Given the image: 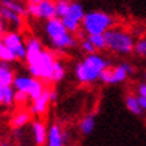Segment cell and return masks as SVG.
<instances>
[{
    "label": "cell",
    "mask_w": 146,
    "mask_h": 146,
    "mask_svg": "<svg viewBox=\"0 0 146 146\" xmlns=\"http://www.w3.org/2000/svg\"><path fill=\"white\" fill-rule=\"evenodd\" d=\"M68 146H75V145H68Z\"/></svg>",
    "instance_id": "obj_38"
},
{
    "label": "cell",
    "mask_w": 146,
    "mask_h": 146,
    "mask_svg": "<svg viewBox=\"0 0 146 146\" xmlns=\"http://www.w3.org/2000/svg\"><path fill=\"white\" fill-rule=\"evenodd\" d=\"M138 102H139V106H141L142 111H146V99L145 98L138 97Z\"/></svg>",
    "instance_id": "obj_34"
},
{
    "label": "cell",
    "mask_w": 146,
    "mask_h": 146,
    "mask_svg": "<svg viewBox=\"0 0 146 146\" xmlns=\"http://www.w3.org/2000/svg\"><path fill=\"white\" fill-rule=\"evenodd\" d=\"M27 44V56H26V62L27 64H31L32 62H35L36 59L39 58V55L43 51H44V47H43V43L42 40L38 39V38H28L26 42Z\"/></svg>",
    "instance_id": "obj_11"
},
{
    "label": "cell",
    "mask_w": 146,
    "mask_h": 146,
    "mask_svg": "<svg viewBox=\"0 0 146 146\" xmlns=\"http://www.w3.org/2000/svg\"><path fill=\"white\" fill-rule=\"evenodd\" d=\"M50 94L48 89H46V91L39 98H36L35 101H32V105L30 107V113L34 115H43L48 109L50 105Z\"/></svg>",
    "instance_id": "obj_14"
},
{
    "label": "cell",
    "mask_w": 146,
    "mask_h": 146,
    "mask_svg": "<svg viewBox=\"0 0 146 146\" xmlns=\"http://www.w3.org/2000/svg\"><path fill=\"white\" fill-rule=\"evenodd\" d=\"M16 60V56H15V54L11 51V50L4 44V43H1L0 42V63H12Z\"/></svg>",
    "instance_id": "obj_22"
},
{
    "label": "cell",
    "mask_w": 146,
    "mask_h": 146,
    "mask_svg": "<svg viewBox=\"0 0 146 146\" xmlns=\"http://www.w3.org/2000/svg\"><path fill=\"white\" fill-rule=\"evenodd\" d=\"M44 31L50 40V43L68 32L66 30V27L63 26L62 20L59 18H54V19H51V20H47V22H46V26H44Z\"/></svg>",
    "instance_id": "obj_8"
},
{
    "label": "cell",
    "mask_w": 146,
    "mask_h": 146,
    "mask_svg": "<svg viewBox=\"0 0 146 146\" xmlns=\"http://www.w3.org/2000/svg\"><path fill=\"white\" fill-rule=\"evenodd\" d=\"M1 43H4L13 54L16 59L19 60H26L27 56V44L23 40V36L18 31H8L5 32L4 36L0 40Z\"/></svg>",
    "instance_id": "obj_7"
},
{
    "label": "cell",
    "mask_w": 146,
    "mask_h": 146,
    "mask_svg": "<svg viewBox=\"0 0 146 146\" xmlns=\"http://www.w3.org/2000/svg\"><path fill=\"white\" fill-rule=\"evenodd\" d=\"M68 8H70V1H67V0L56 1V18L59 19L64 18L67 12H68Z\"/></svg>",
    "instance_id": "obj_26"
},
{
    "label": "cell",
    "mask_w": 146,
    "mask_h": 146,
    "mask_svg": "<svg viewBox=\"0 0 146 146\" xmlns=\"http://www.w3.org/2000/svg\"><path fill=\"white\" fill-rule=\"evenodd\" d=\"M113 27H115V18L101 9L86 12L82 22V31L84 35H87V38L95 35H105Z\"/></svg>",
    "instance_id": "obj_2"
},
{
    "label": "cell",
    "mask_w": 146,
    "mask_h": 146,
    "mask_svg": "<svg viewBox=\"0 0 146 146\" xmlns=\"http://www.w3.org/2000/svg\"><path fill=\"white\" fill-rule=\"evenodd\" d=\"M84 15H86V11H84L83 5L80 3L72 1V3H70V8H68L67 15L64 18L60 19V20H62L63 26L66 27L67 31L70 34H72V35H75V34L80 32Z\"/></svg>",
    "instance_id": "obj_6"
},
{
    "label": "cell",
    "mask_w": 146,
    "mask_h": 146,
    "mask_svg": "<svg viewBox=\"0 0 146 146\" xmlns=\"http://www.w3.org/2000/svg\"><path fill=\"white\" fill-rule=\"evenodd\" d=\"M31 119V113L30 111H26V110H22V111H18L16 114L12 117L11 119V125L12 127L15 129H20L23 126H26L28 122Z\"/></svg>",
    "instance_id": "obj_18"
},
{
    "label": "cell",
    "mask_w": 146,
    "mask_h": 146,
    "mask_svg": "<svg viewBox=\"0 0 146 146\" xmlns=\"http://www.w3.org/2000/svg\"><path fill=\"white\" fill-rule=\"evenodd\" d=\"M78 46V40H76L75 35H72L70 32L64 34L63 36L58 38L56 40L51 42V48L55 51H66V50H71Z\"/></svg>",
    "instance_id": "obj_13"
},
{
    "label": "cell",
    "mask_w": 146,
    "mask_h": 146,
    "mask_svg": "<svg viewBox=\"0 0 146 146\" xmlns=\"http://www.w3.org/2000/svg\"><path fill=\"white\" fill-rule=\"evenodd\" d=\"M4 34H5V24H4V22L0 19V40L4 36Z\"/></svg>",
    "instance_id": "obj_33"
},
{
    "label": "cell",
    "mask_w": 146,
    "mask_h": 146,
    "mask_svg": "<svg viewBox=\"0 0 146 146\" xmlns=\"http://www.w3.org/2000/svg\"><path fill=\"white\" fill-rule=\"evenodd\" d=\"M0 5H3V7H5V8H8V9H11V11H13L15 13L20 15L22 18L27 16V7H26V5H23L22 3L12 1V0H3V1L0 3Z\"/></svg>",
    "instance_id": "obj_20"
},
{
    "label": "cell",
    "mask_w": 146,
    "mask_h": 146,
    "mask_svg": "<svg viewBox=\"0 0 146 146\" xmlns=\"http://www.w3.org/2000/svg\"><path fill=\"white\" fill-rule=\"evenodd\" d=\"M134 52L138 56L146 58V38H142L138 42H135V47H134Z\"/></svg>",
    "instance_id": "obj_28"
},
{
    "label": "cell",
    "mask_w": 146,
    "mask_h": 146,
    "mask_svg": "<svg viewBox=\"0 0 146 146\" xmlns=\"http://www.w3.org/2000/svg\"><path fill=\"white\" fill-rule=\"evenodd\" d=\"M95 129V117L93 114H89L83 117L79 122V131L83 135H89L90 133H93V130Z\"/></svg>",
    "instance_id": "obj_19"
},
{
    "label": "cell",
    "mask_w": 146,
    "mask_h": 146,
    "mask_svg": "<svg viewBox=\"0 0 146 146\" xmlns=\"http://www.w3.org/2000/svg\"><path fill=\"white\" fill-rule=\"evenodd\" d=\"M134 74V67L130 63H121L118 66L111 67V84L122 83L127 79L129 75Z\"/></svg>",
    "instance_id": "obj_10"
},
{
    "label": "cell",
    "mask_w": 146,
    "mask_h": 146,
    "mask_svg": "<svg viewBox=\"0 0 146 146\" xmlns=\"http://www.w3.org/2000/svg\"><path fill=\"white\" fill-rule=\"evenodd\" d=\"M89 40L91 42V44L94 46V48L97 50V51H103V50H106V42H105V36L103 35L89 36Z\"/></svg>",
    "instance_id": "obj_25"
},
{
    "label": "cell",
    "mask_w": 146,
    "mask_h": 146,
    "mask_svg": "<svg viewBox=\"0 0 146 146\" xmlns=\"http://www.w3.org/2000/svg\"><path fill=\"white\" fill-rule=\"evenodd\" d=\"M15 94H16V91L12 86L3 89V105L4 106H12L15 103Z\"/></svg>",
    "instance_id": "obj_24"
},
{
    "label": "cell",
    "mask_w": 146,
    "mask_h": 146,
    "mask_svg": "<svg viewBox=\"0 0 146 146\" xmlns=\"http://www.w3.org/2000/svg\"><path fill=\"white\" fill-rule=\"evenodd\" d=\"M48 94H50V101H51V102H55V101H56L58 93L55 91V90H54V89L50 90V89H48Z\"/></svg>",
    "instance_id": "obj_32"
},
{
    "label": "cell",
    "mask_w": 146,
    "mask_h": 146,
    "mask_svg": "<svg viewBox=\"0 0 146 146\" xmlns=\"http://www.w3.org/2000/svg\"><path fill=\"white\" fill-rule=\"evenodd\" d=\"M125 103H126V107L130 113H133L135 115H141L143 111H142L141 106H139V102H138V97L133 95V94H127L126 98H125Z\"/></svg>",
    "instance_id": "obj_21"
},
{
    "label": "cell",
    "mask_w": 146,
    "mask_h": 146,
    "mask_svg": "<svg viewBox=\"0 0 146 146\" xmlns=\"http://www.w3.org/2000/svg\"><path fill=\"white\" fill-rule=\"evenodd\" d=\"M0 105H3V87H0Z\"/></svg>",
    "instance_id": "obj_35"
},
{
    "label": "cell",
    "mask_w": 146,
    "mask_h": 146,
    "mask_svg": "<svg viewBox=\"0 0 146 146\" xmlns=\"http://www.w3.org/2000/svg\"><path fill=\"white\" fill-rule=\"evenodd\" d=\"M56 58L55 54L50 50H46L40 54L39 58L36 59L35 62H32L31 64H27L28 66V72L32 78L39 79L42 82H51L52 80V72H54V67L56 63Z\"/></svg>",
    "instance_id": "obj_4"
},
{
    "label": "cell",
    "mask_w": 146,
    "mask_h": 146,
    "mask_svg": "<svg viewBox=\"0 0 146 146\" xmlns=\"http://www.w3.org/2000/svg\"><path fill=\"white\" fill-rule=\"evenodd\" d=\"M0 19L4 22V24H9L12 27V31H18L23 27V18L18 13H15L11 9L5 8L3 5H0Z\"/></svg>",
    "instance_id": "obj_12"
},
{
    "label": "cell",
    "mask_w": 146,
    "mask_h": 146,
    "mask_svg": "<svg viewBox=\"0 0 146 146\" xmlns=\"http://www.w3.org/2000/svg\"><path fill=\"white\" fill-rule=\"evenodd\" d=\"M0 146H12V145H11L9 142H1V145Z\"/></svg>",
    "instance_id": "obj_36"
},
{
    "label": "cell",
    "mask_w": 146,
    "mask_h": 146,
    "mask_svg": "<svg viewBox=\"0 0 146 146\" xmlns=\"http://www.w3.org/2000/svg\"><path fill=\"white\" fill-rule=\"evenodd\" d=\"M67 139H68L67 131L62 130L59 125L54 123V125H51L48 129L47 143H46V146H64Z\"/></svg>",
    "instance_id": "obj_9"
},
{
    "label": "cell",
    "mask_w": 146,
    "mask_h": 146,
    "mask_svg": "<svg viewBox=\"0 0 146 146\" xmlns=\"http://www.w3.org/2000/svg\"><path fill=\"white\" fill-rule=\"evenodd\" d=\"M79 46H80V50H82L86 55H93V54H97V50L94 48V46L91 44V42L89 40V38H87V36L80 40Z\"/></svg>",
    "instance_id": "obj_27"
},
{
    "label": "cell",
    "mask_w": 146,
    "mask_h": 146,
    "mask_svg": "<svg viewBox=\"0 0 146 146\" xmlns=\"http://www.w3.org/2000/svg\"><path fill=\"white\" fill-rule=\"evenodd\" d=\"M34 79L31 75H16L15 76V80H13L12 87L15 89V91H20V93H26L28 95L30 93V89H31L32 83H34Z\"/></svg>",
    "instance_id": "obj_17"
},
{
    "label": "cell",
    "mask_w": 146,
    "mask_h": 146,
    "mask_svg": "<svg viewBox=\"0 0 146 146\" xmlns=\"http://www.w3.org/2000/svg\"><path fill=\"white\" fill-rule=\"evenodd\" d=\"M15 72L7 63H0V87H11L15 80Z\"/></svg>",
    "instance_id": "obj_16"
},
{
    "label": "cell",
    "mask_w": 146,
    "mask_h": 146,
    "mask_svg": "<svg viewBox=\"0 0 146 146\" xmlns=\"http://www.w3.org/2000/svg\"><path fill=\"white\" fill-rule=\"evenodd\" d=\"M64 75H66V67L60 60H56L55 63V67H54V72H52V80L54 83H58L62 79H64Z\"/></svg>",
    "instance_id": "obj_23"
},
{
    "label": "cell",
    "mask_w": 146,
    "mask_h": 146,
    "mask_svg": "<svg viewBox=\"0 0 146 146\" xmlns=\"http://www.w3.org/2000/svg\"><path fill=\"white\" fill-rule=\"evenodd\" d=\"M32 133H34V138H35V143L38 146H43L47 143L48 130H47L43 121L36 119L32 122Z\"/></svg>",
    "instance_id": "obj_15"
},
{
    "label": "cell",
    "mask_w": 146,
    "mask_h": 146,
    "mask_svg": "<svg viewBox=\"0 0 146 146\" xmlns=\"http://www.w3.org/2000/svg\"><path fill=\"white\" fill-rule=\"evenodd\" d=\"M27 7V15L34 19H44L51 20L56 18V3L50 0H34L30 1Z\"/></svg>",
    "instance_id": "obj_5"
},
{
    "label": "cell",
    "mask_w": 146,
    "mask_h": 146,
    "mask_svg": "<svg viewBox=\"0 0 146 146\" xmlns=\"http://www.w3.org/2000/svg\"><path fill=\"white\" fill-rule=\"evenodd\" d=\"M109 67H111L110 62L98 52L86 55L83 60L75 66V76L82 84H89L99 80L101 74Z\"/></svg>",
    "instance_id": "obj_1"
},
{
    "label": "cell",
    "mask_w": 146,
    "mask_h": 146,
    "mask_svg": "<svg viewBox=\"0 0 146 146\" xmlns=\"http://www.w3.org/2000/svg\"><path fill=\"white\" fill-rule=\"evenodd\" d=\"M99 80L106 84H111V67L106 68V70L102 72L101 76H99Z\"/></svg>",
    "instance_id": "obj_30"
},
{
    "label": "cell",
    "mask_w": 146,
    "mask_h": 146,
    "mask_svg": "<svg viewBox=\"0 0 146 146\" xmlns=\"http://www.w3.org/2000/svg\"><path fill=\"white\" fill-rule=\"evenodd\" d=\"M103 36L106 42V50L111 52L118 55H129L134 52L135 42H134L133 34L125 30L123 27H113Z\"/></svg>",
    "instance_id": "obj_3"
},
{
    "label": "cell",
    "mask_w": 146,
    "mask_h": 146,
    "mask_svg": "<svg viewBox=\"0 0 146 146\" xmlns=\"http://www.w3.org/2000/svg\"><path fill=\"white\" fill-rule=\"evenodd\" d=\"M28 95L26 93H20V91H16L15 94V103L16 105H26L27 101H28Z\"/></svg>",
    "instance_id": "obj_29"
},
{
    "label": "cell",
    "mask_w": 146,
    "mask_h": 146,
    "mask_svg": "<svg viewBox=\"0 0 146 146\" xmlns=\"http://www.w3.org/2000/svg\"><path fill=\"white\" fill-rule=\"evenodd\" d=\"M137 91H138V97L145 98V99H146V82H145V83L138 84Z\"/></svg>",
    "instance_id": "obj_31"
},
{
    "label": "cell",
    "mask_w": 146,
    "mask_h": 146,
    "mask_svg": "<svg viewBox=\"0 0 146 146\" xmlns=\"http://www.w3.org/2000/svg\"><path fill=\"white\" fill-rule=\"evenodd\" d=\"M143 78H145V80H146V71L143 72Z\"/></svg>",
    "instance_id": "obj_37"
}]
</instances>
